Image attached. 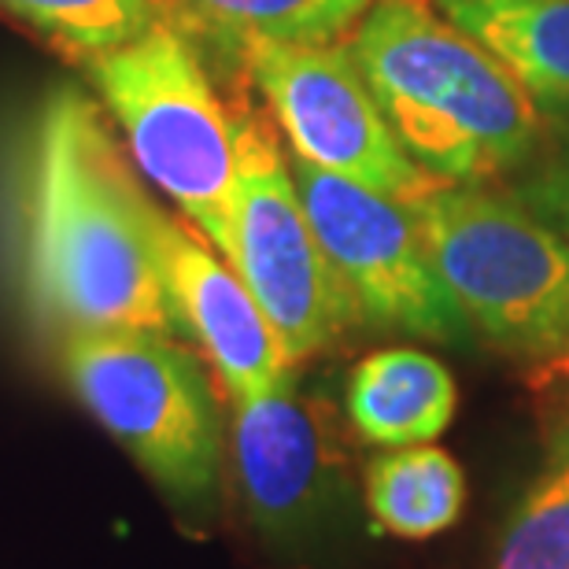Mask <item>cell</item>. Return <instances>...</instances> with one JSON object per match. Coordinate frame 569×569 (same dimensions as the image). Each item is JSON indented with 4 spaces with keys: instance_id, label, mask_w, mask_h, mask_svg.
Segmentation results:
<instances>
[{
    "instance_id": "obj_1",
    "label": "cell",
    "mask_w": 569,
    "mask_h": 569,
    "mask_svg": "<svg viewBox=\"0 0 569 569\" xmlns=\"http://www.w3.org/2000/svg\"><path fill=\"white\" fill-rule=\"evenodd\" d=\"M27 284L60 333L178 326L156 259L152 203L78 89H56L33 130Z\"/></svg>"
},
{
    "instance_id": "obj_2",
    "label": "cell",
    "mask_w": 569,
    "mask_h": 569,
    "mask_svg": "<svg viewBox=\"0 0 569 569\" xmlns=\"http://www.w3.org/2000/svg\"><path fill=\"white\" fill-rule=\"evenodd\" d=\"M345 49L396 138L432 178L477 186L537 152L540 108L485 44L422 0H381Z\"/></svg>"
},
{
    "instance_id": "obj_3",
    "label": "cell",
    "mask_w": 569,
    "mask_h": 569,
    "mask_svg": "<svg viewBox=\"0 0 569 569\" xmlns=\"http://www.w3.org/2000/svg\"><path fill=\"white\" fill-rule=\"evenodd\" d=\"M89 71L141 174L230 259L241 127L186 33L159 19L141 38L93 56Z\"/></svg>"
},
{
    "instance_id": "obj_4",
    "label": "cell",
    "mask_w": 569,
    "mask_h": 569,
    "mask_svg": "<svg viewBox=\"0 0 569 569\" xmlns=\"http://www.w3.org/2000/svg\"><path fill=\"white\" fill-rule=\"evenodd\" d=\"M411 208L466 326L515 356L569 348V241L518 197L440 181Z\"/></svg>"
},
{
    "instance_id": "obj_5",
    "label": "cell",
    "mask_w": 569,
    "mask_h": 569,
    "mask_svg": "<svg viewBox=\"0 0 569 569\" xmlns=\"http://www.w3.org/2000/svg\"><path fill=\"white\" fill-rule=\"evenodd\" d=\"M63 378L133 462L181 503L219 485L222 429L200 362L156 329H78L60 345Z\"/></svg>"
},
{
    "instance_id": "obj_6",
    "label": "cell",
    "mask_w": 569,
    "mask_h": 569,
    "mask_svg": "<svg viewBox=\"0 0 569 569\" xmlns=\"http://www.w3.org/2000/svg\"><path fill=\"white\" fill-rule=\"evenodd\" d=\"M237 127L241 178L233 203V248L226 263L263 307L289 359L300 362L333 345L359 318V307L318 244L274 133L259 119H237Z\"/></svg>"
},
{
    "instance_id": "obj_7",
    "label": "cell",
    "mask_w": 569,
    "mask_h": 569,
    "mask_svg": "<svg viewBox=\"0 0 569 569\" xmlns=\"http://www.w3.org/2000/svg\"><path fill=\"white\" fill-rule=\"evenodd\" d=\"M241 56L296 159L403 203L440 186L396 138L345 44L252 38Z\"/></svg>"
},
{
    "instance_id": "obj_8",
    "label": "cell",
    "mask_w": 569,
    "mask_h": 569,
    "mask_svg": "<svg viewBox=\"0 0 569 569\" xmlns=\"http://www.w3.org/2000/svg\"><path fill=\"white\" fill-rule=\"evenodd\" d=\"M292 178L318 244L348 284L359 315L429 340H462L466 318L432 267L411 203L292 159Z\"/></svg>"
},
{
    "instance_id": "obj_9",
    "label": "cell",
    "mask_w": 569,
    "mask_h": 569,
    "mask_svg": "<svg viewBox=\"0 0 569 569\" xmlns=\"http://www.w3.org/2000/svg\"><path fill=\"white\" fill-rule=\"evenodd\" d=\"M233 466L248 518L270 540L315 529L348 485L329 411L296 389L292 370L233 403Z\"/></svg>"
},
{
    "instance_id": "obj_10",
    "label": "cell",
    "mask_w": 569,
    "mask_h": 569,
    "mask_svg": "<svg viewBox=\"0 0 569 569\" xmlns=\"http://www.w3.org/2000/svg\"><path fill=\"white\" fill-rule=\"evenodd\" d=\"M152 241L163 284L178 322L208 351L222 389L233 403L252 400L281 381L296 362L284 351L278 329L248 292L241 274L214 256L200 237L152 203Z\"/></svg>"
},
{
    "instance_id": "obj_11",
    "label": "cell",
    "mask_w": 569,
    "mask_h": 569,
    "mask_svg": "<svg viewBox=\"0 0 569 569\" xmlns=\"http://www.w3.org/2000/svg\"><path fill=\"white\" fill-rule=\"evenodd\" d=\"M451 27L470 33L515 74L529 100L569 119V0H437Z\"/></svg>"
},
{
    "instance_id": "obj_12",
    "label": "cell",
    "mask_w": 569,
    "mask_h": 569,
    "mask_svg": "<svg viewBox=\"0 0 569 569\" xmlns=\"http://www.w3.org/2000/svg\"><path fill=\"white\" fill-rule=\"evenodd\" d=\"M455 400L451 370L418 348L373 351L351 370L345 396L356 432L381 448L437 440L451 426Z\"/></svg>"
},
{
    "instance_id": "obj_13",
    "label": "cell",
    "mask_w": 569,
    "mask_h": 569,
    "mask_svg": "<svg viewBox=\"0 0 569 569\" xmlns=\"http://www.w3.org/2000/svg\"><path fill=\"white\" fill-rule=\"evenodd\" d=\"M367 503L373 521L392 537H437L459 521L466 507L462 466L432 443L396 448L370 462Z\"/></svg>"
},
{
    "instance_id": "obj_14",
    "label": "cell",
    "mask_w": 569,
    "mask_h": 569,
    "mask_svg": "<svg viewBox=\"0 0 569 569\" xmlns=\"http://www.w3.org/2000/svg\"><path fill=\"white\" fill-rule=\"evenodd\" d=\"M170 16L241 52L244 41H337L370 0H163Z\"/></svg>"
},
{
    "instance_id": "obj_15",
    "label": "cell",
    "mask_w": 569,
    "mask_h": 569,
    "mask_svg": "<svg viewBox=\"0 0 569 569\" xmlns=\"http://www.w3.org/2000/svg\"><path fill=\"white\" fill-rule=\"evenodd\" d=\"M0 11L89 60L141 38L163 19L159 0H0Z\"/></svg>"
},
{
    "instance_id": "obj_16",
    "label": "cell",
    "mask_w": 569,
    "mask_h": 569,
    "mask_svg": "<svg viewBox=\"0 0 569 569\" xmlns=\"http://www.w3.org/2000/svg\"><path fill=\"white\" fill-rule=\"evenodd\" d=\"M496 569H569V459L521 499Z\"/></svg>"
},
{
    "instance_id": "obj_17",
    "label": "cell",
    "mask_w": 569,
    "mask_h": 569,
    "mask_svg": "<svg viewBox=\"0 0 569 569\" xmlns=\"http://www.w3.org/2000/svg\"><path fill=\"white\" fill-rule=\"evenodd\" d=\"M518 200L569 241V144H562L551 159H543V163L521 181Z\"/></svg>"
}]
</instances>
